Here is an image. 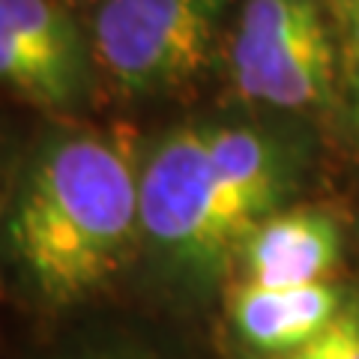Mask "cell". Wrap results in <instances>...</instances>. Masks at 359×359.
<instances>
[{"instance_id":"obj_1","label":"cell","mask_w":359,"mask_h":359,"mask_svg":"<svg viewBox=\"0 0 359 359\" xmlns=\"http://www.w3.org/2000/svg\"><path fill=\"white\" fill-rule=\"evenodd\" d=\"M141 162L129 129H66L21 171L4 243L45 306H78L114 282L141 245Z\"/></svg>"},{"instance_id":"obj_2","label":"cell","mask_w":359,"mask_h":359,"mask_svg":"<svg viewBox=\"0 0 359 359\" xmlns=\"http://www.w3.org/2000/svg\"><path fill=\"white\" fill-rule=\"evenodd\" d=\"M299 159L282 135L245 123H183L141 162V245L168 273L210 282L285 210Z\"/></svg>"},{"instance_id":"obj_3","label":"cell","mask_w":359,"mask_h":359,"mask_svg":"<svg viewBox=\"0 0 359 359\" xmlns=\"http://www.w3.org/2000/svg\"><path fill=\"white\" fill-rule=\"evenodd\" d=\"M228 0H102L90 45L99 69L132 96L195 81L219 45Z\"/></svg>"},{"instance_id":"obj_4","label":"cell","mask_w":359,"mask_h":359,"mask_svg":"<svg viewBox=\"0 0 359 359\" xmlns=\"http://www.w3.org/2000/svg\"><path fill=\"white\" fill-rule=\"evenodd\" d=\"M231 75L245 102L314 111L332 102L339 51L314 0H243Z\"/></svg>"},{"instance_id":"obj_5","label":"cell","mask_w":359,"mask_h":359,"mask_svg":"<svg viewBox=\"0 0 359 359\" xmlns=\"http://www.w3.org/2000/svg\"><path fill=\"white\" fill-rule=\"evenodd\" d=\"M93 45L60 0H0V84L30 105L72 111L90 96Z\"/></svg>"},{"instance_id":"obj_6","label":"cell","mask_w":359,"mask_h":359,"mask_svg":"<svg viewBox=\"0 0 359 359\" xmlns=\"http://www.w3.org/2000/svg\"><path fill=\"white\" fill-rule=\"evenodd\" d=\"M341 261V231L327 210H278L243 245L245 285L302 287L330 282Z\"/></svg>"},{"instance_id":"obj_7","label":"cell","mask_w":359,"mask_h":359,"mask_svg":"<svg viewBox=\"0 0 359 359\" xmlns=\"http://www.w3.org/2000/svg\"><path fill=\"white\" fill-rule=\"evenodd\" d=\"M344 309L332 282L302 287L240 285L231 299V320L240 339L264 353H290L320 335Z\"/></svg>"},{"instance_id":"obj_8","label":"cell","mask_w":359,"mask_h":359,"mask_svg":"<svg viewBox=\"0 0 359 359\" xmlns=\"http://www.w3.org/2000/svg\"><path fill=\"white\" fill-rule=\"evenodd\" d=\"M278 359H359V309H341L320 335Z\"/></svg>"},{"instance_id":"obj_9","label":"cell","mask_w":359,"mask_h":359,"mask_svg":"<svg viewBox=\"0 0 359 359\" xmlns=\"http://www.w3.org/2000/svg\"><path fill=\"white\" fill-rule=\"evenodd\" d=\"M341 30H344V66L359 105V0H341Z\"/></svg>"},{"instance_id":"obj_10","label":"cell","mask_w":359,"mask_h":359,"mask_svg":"<svg viewBox=\"0 0 359 359\" xmlns=\"http://www.w3.org/2000/svg\"><path fill=\"white\" fill-rule=\"evenodd\" d=\"M69 359H144V356L120 353V351H96V353H81V356H69Z\"/></svg>"}]
</instances>
